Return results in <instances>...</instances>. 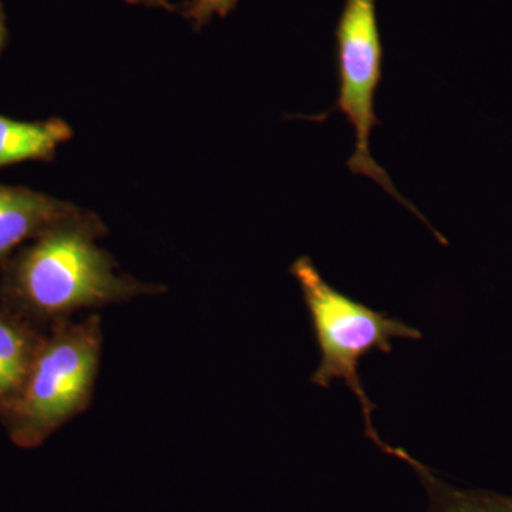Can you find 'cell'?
<instances>
[{"mask_svg":"<svg viewBox=\"0 0 512 512\" xmlns=\"http://www.w3.org/2000/svg\"><path fill=\"white\" fill-rule=\"evenodd\" d=\"M106 234L103 220L86 208L47 229L0 268V303L47 330L77 312L167 292L121 274L97 245Z\"/></svg>","mask_w":512,"mask_h":512,"instance_id":"1","label":"cell"},{"mask_svg":"<svg viewBox=\"0 0 512 512\" xmlns=\"http://www.w3.org/2000/svg\"><path fill=\"white\" fill-rule=\"evenodd\" d=\"M291 274L301 288L320 353L319 366L311 382L323 389H328L335 380L345 383L362 407L367 439L383 453L402 460L406 451L384 443L377 433L372 417L376 406L360 380L359 366L362 359L376 350L392 353L393 339L419 340L423 335L402 319L375 311L333 288L309 256L296 259Z\"/></svg>","mask_w":512,"mask_h":512,"instance_id":"2","label":"cell"},{"mask_svg":"<svg viewBox=\"0 0 512 512\" xmlns=\"http://www.w3.org/2000/svg\"><path fill=\"white\" fill-rule=\"evenodd\" d=\"M103 355V322L90 313L47 329L22 393L0 414L9 439L20 448L42 446L92 404Z\"/></svg>","mask_w":512,"mask_h":512,"instance_id":"3","label":"cell"},{"mask_svg":"<svg viewBox=\"0 0 512 512\" xmlns=\"http://www.w3.org/2000/svg\"><path fill=\"white\" fill-rule=\"evenodd\" d=\"M336 62L339 80L336 109L355 131V151L348 161L349 170L372 178L394 200L429 225L423 215L400 195L392 178L370 153V136L373 128L380 124L376 114V94L382 82L383 66L377 0H345L336 28Z\"/></svg>","mask_w":512,"mask_h":512,"instance_id":"4","label":"cell"},{"mask_svg":"<svg viewBox=\"0 0 512 512\" xmlns=\"http://www.w3.org/2000/svg\"><path fill=\"white\" fill-rule=\"evenodd\" d=\"M80 210L46 192L0 183V268L23 245Z\"/></svg>","mask_w":512,"mask_h":512,"instance_id":"5","label":"cell"},{"mask_svg":"<svg viewBox=\"0 0 512 512\" xmlns=\"http://www.w3.org/2000/svg\"><path fill=\"white\" fill-rule=\"evenodd\" d=\"M46 332L0 303V414L22 393Z\"/></svg>","mask_w":512,"mask_h":512,"instance_id":"6","label":"cell"},{"mask_svg":"<svg viewBox=\"0 0 512 512\" xmlns=\"http://www.w3.org/2000/svg\"><path fill=\"white\" fill-rule=\"evenodd\" d=\"M72 137V127L57 117L22 121L0 116V170L29 161H52Z\"/></svg>","mask_w":512,"mask_h":512,"instance_id":"7","label":"cell"},{"mask_svg":"<svg viewBox=\"0 0 512 512\" xmlns=\"http://www.w3.org/2000/svg\"><path fill=\"white\" fill-rule=\"evenodd\" d=\"M410 467L419 474L429 493V512H512V495L454 487L440 480L416 458Z\"/></svg>","mask_w":512,"mask_h":512,"instance_id":"8","label":"cell"},{"mask_svg":"<svg viewBox=\"0 0 512 512\" xmlns=\"http://www.w3.org/2000/svg\"><path fill=\"white\" fill-rule=\"evenodd\" d=\"M237 5L238 0H190L184 6L183 15L195 29H201L214 18H227Z\"/></svg>","mask_w":512,"mask_h":512,"instance_id":"9","label":"cell"},{"mask_svg":"<svg viewBox=\"0 0 512 512\" xmlns=\"http://www.w3.org/2000/svg\"><path fill=\"white\" fill-rule=\"evenodd\" d=\"M134 6H143V8L163 9L167 12H175L177 8L171 0H124Z\"/></svg>","mask_w":512,"mask_h":512,"instance_id":"10","label":"cell"},{"mask_svg":"<svg viewBox=\"0 0 512 512\" xmlns=\"http://www.w3.org/2000/svg\"><path fill=\"white\" fill-rule=\"evenodd\" d=\"M6 42H8V23H6L5 9H3V3L0 0V55L5 49Z\"/></svg>","mask_w":512,"mask_h":512,"instance_id":"11","label":"cell"}]
</instances>
